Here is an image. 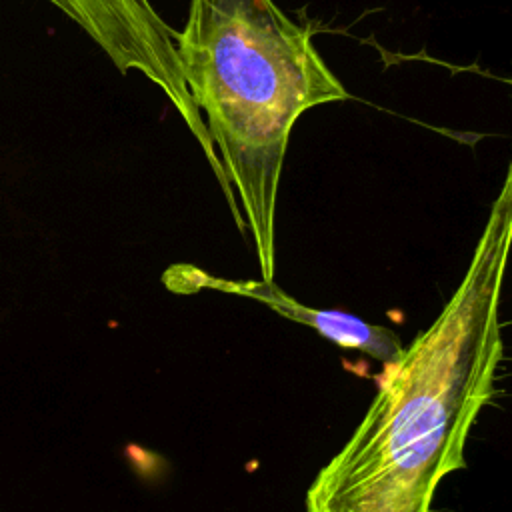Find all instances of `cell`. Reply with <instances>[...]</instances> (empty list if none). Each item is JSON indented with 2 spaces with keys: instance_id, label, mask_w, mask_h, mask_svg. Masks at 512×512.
<instances>
[{
  "instance_id": "cell-1",
  "label": "cell",
  "mask_w": 512,
  "mask_h": 512,
  "mask_svg": "<svg viewBox=\"0 0 512 512\" xmlns=\"http://www.w3.org/2000/svg\"><path fill=\"white\" fill-rule=\"evenodd\" d=\"M512 250V168L466 274L436 320L384 366L350 438L306 490V512H430L466 468L468 434L504 358L500 298Z\"/></svg>"
},
{
  "instance_id": "cell-2",
  "label": "cell",
  "mask_w": 512,
  "mask_h": 512,
  "mask_svg": "<svg viewBox=\"0 0 512 512\" xmlns=\"http://www.w3.org/2000/svg\"><path fill=\"white\" fill-rule=\"evenodd\" d=\"M188 90L254 238L262 278H274L276 196L294 122L348 92L316 52L310 28L272 0H190L174 34Z\"/></svg>"
},
{
  "instance_id": "cell-3",
  "label": "cell",
  "mask_w": 512,
  "mask_h": 512,
  "mask_svg": "<svg viewBox=\"0 0 512 512\" xmlns=\"http://www.w3.org/2000/svg\"><path fill=\"white\" fill-rule=\"evenodd\" d=\"M68 16L106 54L114 68L128 76L142 74L176 108L192 132L212 170L216 172L226 198L232 186L224 174L208 126L188 90L176 50L174 30L162 20L150 0H48Z\"/></svg>"
},
{
  "instance_id": "cell-4",
  "label": "cell",
  "mask_w": 512,
  "mask_h": 512,
  "mask_svg": "<svg viewBox=\"0 0 512 512\" xmlns=\"http://www.w3.org/2000/svg\"><path fill=\"white\" fill-rule=\"evenodd\" d=\"M198 276V286H208V288H218L224 292H232L236 296H246L252 298L264 306H268L272 312L306 324L314 328L320 336L330 340L336 346L342 348H354L364 352L366 356L380 360L384 366H392L400 360L404 354V344L400 336L378 324H370L350 312L342 310H322V308H310L294 298H290L284 290H280L274 282L262 280V282H252V280H222L208 276L204 272H196Z\"/></svg>"
}]
</instances>
